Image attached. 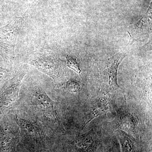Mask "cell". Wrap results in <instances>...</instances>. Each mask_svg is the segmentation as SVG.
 I'll use <instances>...</instances> for the list:
<instances>
[{
	"instance_id": "6da1fadb",
	"label": "cell",
	"mask_w": 152,
	"mask_h": 152,
	"mask_svg": "<svg viewBox=\"0 0 152 152\" xmlns=\"http://www.w3.org/2000/svg\"><path fill=\"white\" fill-rule=\"evenodd\" d=\"M26 63L34 66L54 81L64 66V62L56 54L47 49L34 52L26 61Z\"/></svg>"
},
{
	"instance_id": "7a4b0ae2",
	"label": "cell",
	"mask_w": 152,
	"mask_h": 152,
	"mask_svg": "<svg viewBox=\"0 0 152 152\" xmlns=\"http://www.w3.org/2000/svg\"><path fill=\"white\" fill-rule=\"evenodd\" d=\"M126 56L120 53L99 63L100 72V91L110 94L119 88L117 82V73L119 66Z\"/></svg>"
},
{
	"instance_id": "3957f363",
	"label": "cell",
	"mask_w": 152,
	"mask_h": 152,
	"mask_svg": "<svg viewBox=\"0 0 152 152\" xmlns=\"http://www.w3.org/2000/svg\"><path fill=\"white\" fill-rule=\"evenodd\" d=\"M115 119L113 121V131L121 130L136 138H139L140 120L133 109L124 106L117 112Z\"/></svg>"
},
{
	"instance_id": "277c9868",
	"label": "cell",
	"mask_w": 152,
	"mask_h": 152,
	"mask_svg": "<svg viewBox=\"0 0 152 152\" xmlns=\"http://www.w3.org/2000/svg\"><path fill=\"white\" fill-rule=\"evenodd\" d=\"M110 108V94L102 92L97 95L86 111L80 132L94 119L106 115Z\"/></svg>"
},
{
	"instance_id": "5b68a950",
	"label": "cell",
	"mask_w": 152,
	"mask_h": 152,
	"mask_svg": "<svg viewBox=\"0 0 152 152\" xmlns=\"http://www.w3.org/2000/svg\"><path fill=\"white\" fill-rule=\"evenodd\" d=\"M36 105L42 114L52 122L59 125L56 109L54 101L42 90L36 89L34 92Z\"/></svg>"
},
{
	"instance_id": "8992f818",
	"label": "cell",
	"mask_w": 152,
	"mask_h": 152,
	"mask_svg": "<svg viewBox=\"0 0 152 152\" xmlns=\"http://www.w3.org/2000/svg\"><path fill=\"white\" fill-rule=\"evenodd\" d=\"M102 144L96 132L92 129L76 137L72 142V152H96Z\"/></svg>"
},
{
	"instance_id": "52a82bcc",
	"label": "cell",
	"mask_w": 152,
	"mask_h": 152,
	"mask_svg": "<svg viewBox=\"0 0 152 152\" xmlns=\"http://www.w3.org/2000/svg\"><path fill=\"white\" fill-rule=\"evenodd\" d=\"M26 75L25 72L20 70L11 80L1 100V105L2 109L7 108L18 99L21 84Z\"/></svg>"
},
{
	"instance_id": "ba28073f",
	"label": "cell",
	"mask_w": 152,
	"mask_h": 152,
	"mask_svg": "<svg viewBox=\"0 0 152 152\" xmlns=\"http://www.w3.org/2000/svg\"><path fill=\"white\" fill-rule=\"evenodd\" d=\"M115 132L119 142L121 152H142L140 142L138 138L121 130H116Z\"/></svg>"
},
{
	"instance_id": "9c48e42d",
	"label": "cell",
	"mask_w": 152,
	"mask_h": 152,
	"mask_svg": "<svg viewBox=\"0 0 152 152\" xmlns=\"http://www.w3.org/2000/svg\"><path fill=\"white\" fill-rule=\"evenodd\" d=\"M15 120L22 131L29 137L39 138L43 135L40 127L36 123L24 119L18 115L15 116Z\"/></svg>"
},
{
	"instance_id": "30bf717a",
	"label": "cell",
	"mask_w": 152,
	"mask_h": 152,
	"mask_svg": "<svg viewBox=\"0 0 152 152\" xmlns=\"http://www.w3.org/2000/svg\"><path fill=\"white\" fill-rule=\"evenodd\" d=\"M59 88L62 89L71 94H75L79 92L81 88L80 83L76 80L71 79L59 85Z\"/></svg>"
},
{
	"instance_id": "8fae6325",
	"label": "cell",
	"mask_w": 152,
	"mask_h": 152,
	"mask_svg": "<svg viewBox=\"0 0 152 152\" xmlns=\"http://www.w3.org/2000/svg\"><path fill=\"white\" fill-rule=\"evenodd\" d=\"M7 133L2 126L0 127V152L4 151L9 142Z\"/></svg>"
},
{
	"instance_id": "7c38bea8",
	"label": "cell",
	"mask_w": 152,
	"mask_h": 152,
	"mask_svg": "<svg viewBox=\"0 0 152 152\" xmlns=\"http://www.w3.org/2000/svg\"><path fill=\"white\" fill-rule=\"evenodd\" d=\"M67 66L81 75V70L80 69L79 63L75 58L67 55L66 56Z\"/></svg>"
},
{
	"instance_id": "4fadbf2b",
	"label": "cell",
	"mask_w": 152,
	"mask_h": 152,
	"mask_svg": "<svg viewBox=\"0 0 152 152\" xmlns=\"http://www.w3.org/2000/svg\"><path fill=\"white\" fill-rule=\"evenodd\" d=\"M99 150V151H98V152H104L102 144V145H101L100 146L99 148V150Z\"/></svg>"
}]
</instances>
